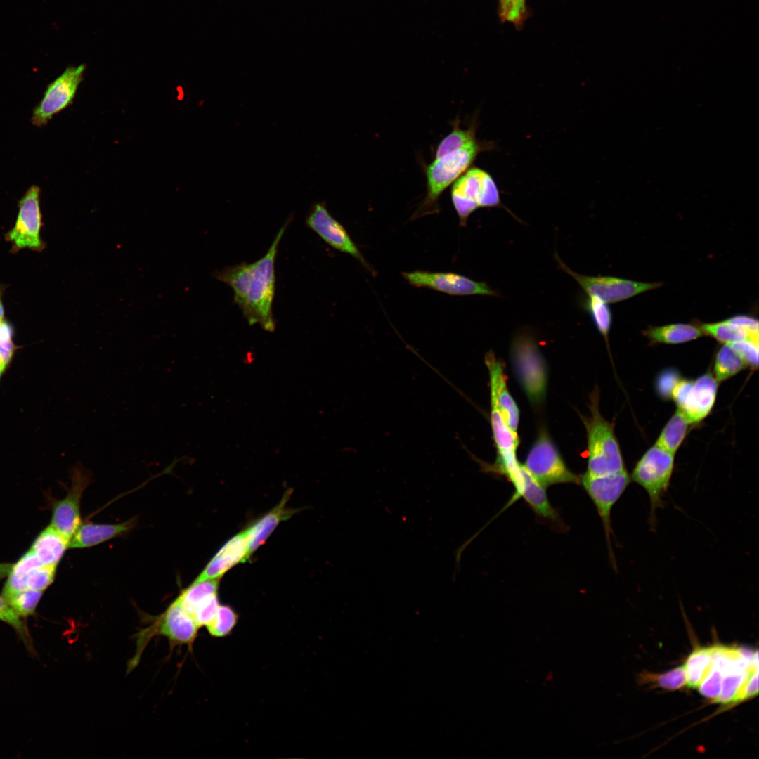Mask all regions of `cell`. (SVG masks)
<instances>
[{"mask_svg":"<svg viewBox=\"0 0 759 759\" xmlns=\"http://www.w3.org/2000/svg\"><path fill=\"white\" fill-rule=\"evenodd\" d=\"M742 358L746 365L753 369L758 366V342L752 339L729 344Z\"/></svg>","mask_w":759,"mask_h":759,"instance_id":"40","label":"cell"},{"mask_svg":"<svg viewBox=\"0 0 759 759\" xmlns=\"http://www.w3.org/2000/svg\"><path fill=\"white\" fill-rule=\"evenodd\" d=\"M44 591L22 590L1 595L15 612L22 618L33 615L43 595Z\"/></svg>","mask_w":759,"mask_h":759,"instance_id":"31","label":"cell"},{"mask_svg":"<svg viewBox=\"0 0 759 759\" xmlns=\"http://www.w3.org/2000/svg\"><path fill=\"white\" fill-rule=\"evenodd\" d=\"M290 221L289 219L281 227L266 254L259 260L228 266L214 273L217 280L232 288L234 302L249 324H259L268 332H273L275 327L272 310L275 291V258L278 245Z\"/></svg>","mask_w":759,"mask_h":759,"instance_id":"1","label":"cell"},{"mask_svg":"<svg viewBox=\"0 0 759 759\" xmlns=\"http://www.w3.org/2000/svg\"><path fill=\"white\" fill-rule=\"evenodd\" d=\"M526 0H510L506 21L514 24L517 27H521L526 17Z\"/></svg>","mask_w":759,"mask_h":759,"instance_id":"43","label":"cell"},{"mask_svg":"<svg viewBox=\"0 0 759 759\" xmlns=\"http://www.w3.org/2000/svg\"><path fill=\"white\" fill-rule=\"evenodd\" d=\"M674 454L655 444L638 460L630 475L649 498L651 520L656 510L663 505V497L668 489L674 469Z\"/></svg>","mask_w":759,"mask_h":759,"instance_id":"7","label":"cell"},{"mask_svg":"<svg viewBox=\"0 0 759 759\" xmlns=\"http://www.w3.org/2000/svg\"><path fill=\"white\" fill-rule=\"evenodd\" d=\"M727 320L745 330L752 339L758 342V321L756 318L747 315H737Z\"/></svg>","mask_w":759,"mask_h":759,"instance_id":"42","label":"cell"},{"mask_svg":"<svg viewBox=\"0 0 759 759\" xmlns=\"http://www.w3.org/2000/svg\"><path fill=\"white\" fill-rule=\"evenodd\" d=\"M746 366L740 355L729 345H723L717 352L714 373L717 381L722 382L735 375Z\"/></svg>","mask_w":759,"mask_h":759,"instance_id":"29","label":"cell"},{"mask_svg":"<svg viewBox=\"0 0 759 759\" xmlns=\"http://www.w3.org/2000/svg\"><path fill=\"white\" fill-rule=\"evenodd\" d=\"M56 566L41 565L31 572L26 578V589L44 591L53 582Z\"/></svg>","mask_w":759,"mask_h":759,"instance_id":"37","label":"cell"},{"mask_svg":"<svg viewBox=\"0 0 759 759\" xmlns=\"http://www.w3.org/2000/svg\"><path fill=\"white\" fill-rule=\"evenodd\" d=\"M134 524V519L115 524L81 523L70 540L68 548H86L97 545L128 532Z\"/></svg>","mask_w":759,"mask_h":759,"instance_id":"19","label":"cell"},{"mask_svg":"<svg viewBox=\"0 0 759 759\" xmlns=\"http://www.w3.org/2000/svg\"><path fill=\"white\" fill-rule=\"evenodd\" d=\"M491 423L498 453L516 452L519 445L518 435L508 427L492 390H491Z\"/></svg>","mask_w":759,"mask_h":759,"instance_id":"23","label":"cell"},{"mask_svg":"<svg viewBox=\"0 0 759 759\" xmlns=\"http://www.w3.org/2000/svg\"><path fill=\"white\" fill-rule=\"evenodd\" d=\"M510 0H499V15L502 21H506L510 10Z\"/></svg>","mask_w":759,"mask_h":759,"instance_id":"45","label":"cell"},{"mask_svg":"<svg viewBox=\"0 0 759 759\" xmlns=\"http://www.w3.org/2000/svg\"><path fill=\"white\" fill-rule=\"evenodd\" d=\"M585 308L590 313L597 329L608 343L612 314L607 303L595 296H588L585 301Z\"/></svg>","mask_w":759,"mask_h":759,"instance_id":"32","label":"cell"},{"mask_svg":"<svg viewBox=\"0 0 759 759\" xmlns=\"http://www.w3.org/2000/svg\"><path fill=\"white\" fill-rule=\"evenodd\" d=\"M69 541L49 524L35 538L30 550L41 564L57 566L68 548Z\"/></svg>","mask_w":759,"mask_h":759,"instance_id":"21","label":"cell"},{"mask_svg":"<svg viewBox=\"0 0 759 759\" xmlns=\"http://www.w3.org/2000/svg\"><path fill=\"white\" fill-rule=\"evenodd\" d=\"M249 558L247 528L230 539L216 554L194 580L220 578L227 571Z\"/></svg>","mask_w":759,"mask_h":759,"instance_id":"17","label":"cell"},{"mask_svg":"<svg viewBox=\"0 0 759 759\" xmlns=\"http://www.w3.org/2000/svg\"><path fill=\"white\" fill-rule=\"evenodd\" d=\"M71 481L65 497L52 505L50 524L69 540L82 523L80 502L83 492L90 483V473L82 467L75 466Z\"/></svg>","mask_w":759,"mask_h":759,"instance_id":"15","label":"cell"},{"mask_svg":"<svg viewBox=\"0 0 759 759\" xmlns=\"http://www.w3.org/2000/svg\"><path fill=\"white\" fill-rule=\"evenodd\" d=\"M562 270L574 278L588 296H595L606 303H616L659 287L661 283H642L611 276H587L570 269L557 254Z\"/></svg>","mask_w":759,"mask_h":759,"instance_id":"12","label":"cell"},{"mask_svg":"<svg viewBox=\"0 0 759 759\" xmlns=\"http://www.w3.org/2000/svg\"><path fill=\"white\" fill-rule=\"evenodd\" d=\"M199 629L192 616L176 599L163 614L153 618L146 628L136 634V654L129 663L128 672L138 664L143 650L153 637L162 635L169 640L171 645H187L190 648Z\"/></svg>","mask_w":759,"mask_h":759,"instance_id":"4","label":"cell"},{"mask_svg":"<svg viewBox=\"0 0 759 759\" xmlns=\"http://www.w3.org/2000/svg\"><path fill=\"white\" fill-rule=\"evenodd\" d=\"M631 481L627 470L603 476H595L587 473L580 477V483L592 502L600 516L604 528L606 539L611 550L610 535L611 512L616 502L621 497Z\"/></svg>","mask_w":759,"mask_h":759,"instance_id":"13","label":"cell"},{"mask_svg":"<svg viewBox=\"0 0 759 759\" xmlns=\"http://www.w3.org/2000/svg\"><path fill=\"white\" fill-rule=\"evenodd\" d=\"M485 363L489 372L490 389L495 395L498 406L508 427L512 432L517 434L519 411L507 389L502 365L491 351L486 353Z\"/></svg>","mask_w":759,"mask_h":759,"instance_id":"18","label":"cell"},{"mask_svg":"<svg viewBox=\"0 0 759 759\" xmlns=\"http://www.w3.org/2000/svg\"><path fill=\"white\" fill-rule=\"evenodd\" d=\"M643 334L652 343L677 344L687 342L703 336L700 327L692 323H674L649 327Z\"/></svg>","mask_w":759,"mask_h":759,"instance_id":"22","label":"cell"},{"mask_svg":"<svg viewBox=\"0 0 759 759\" xmlns=\"http://www.w3.org/2000/svg\"><path fill=\"white\" fill-rule=\"evenodd\" d=\"M290 494V491H287L278 505L247 528L249 557L258 547L264 543L270 534L282 521L287 519L294 512L292 509L285 506Z\"/></svg>","mask_w":759,"mask_h":759,"instance_id":"20","label":"cell"},{"mask_svg":"<svg viewBox=\"0 0 759 759\" xmlns=\"http://www.w3.org/2000/svg\"><path fill=\"white\" fill-rule=\"evenodd\" d=\"M758 693V668L748 676L741 693V701L757 695Z\"/></svg>","mask_w":759,"mask_h":759,"instance_id":"44","label":"cell"},{"mask_svg":"<svg viewBox=\"0 0 759 759\" xmlns=\"http://www.w3.org/2000/svg\"><path fill=\"white\" fill-rule=\"evenodd\" d=\"M219 604L217 594H215L196 607L191 616L200 628L207 627L213 621Z\"/></svg>","mask_w":759,"mask_h":759,"instance_id":"39","label":"cell"},{"mask_svg":"<svg viewBox=\"0 0 759 759\" xmlns=\"http://www.w3.org/2000/svg\"><path fill=\"white\" fill-rule=\"evenodd\" d=\"M15 328L6 319L0 322V368L6 371L18 349L14 342Z\"/></svg>","mask_w":759,"mask_h":759,"instance_id":"33","label":"cell"},{"mask_svg":"<svg viewBox=\"0 0 759 759\" xmlns=\"http://www.w3.org/2000/svg\"><path fill=\"white\" fill-rule=\"evenodd\" d=\"M86 66L67 67L46 87L43 97L33 110L32 124L37 127L46 125L53 117L70 105L83 80Z\"/></svg>","mask_w":759,"mask_h":759,"instance_id":"10","label":"cell"},{"mask_svg":"<svg viewBox=\"0 0 759 759\" xmlns=\"http://www.w3.org/2000/svg\"><path fill=\"white\" fill-rule=\"evenodd\" d=\"M511 356L514 372L529 401L540 404L545 397L547 375L533 339L527 334L517 335L512 344Z\"/></svg>","mask_w":759,"mask_h":759,"instance_id":"6","label":"cell"},{"mask_svg":"<svg viewBox=\"0 0 759 759\" xmlns=\"http://www.w3.org/2000/svg\"><path fill=\"white\" fill-rule=\"evenodd\" d=\"M6 600L0 596V621L12 627L18 635L22 638L24 643L30 647L31 640L27 628L25 623Z\"/></svg>","mask_w":759,"mask_h":759,"instance_id":"36","label":"cell"},{"mask_svg":"<svg viewBox=\"0 0 759 759\" xmlns=\"http://www.w3.org/2000/svg\"><path fill=\"white\" fill-rule=\"evenodd\" d=\"M723 677V673L711 664L707 674L698 686L699 692L704 697L715 701L721 692Z\"/></svg>","mask_w":759,"mask_h":759,"instance_id":"38","label":"cell"},{"mask_svg":"<svg viewBox=\"0 0 759 759\" xmlns=\"http://www.w3.org/2000/svg\"><path fill=\"white\" fill-rule=\"evenodd\" d=\"M4 373H5V371H4V370H2V369H1V368H0V382H1V378H2V376H3V375H4Z\"/></svg>","mask_w":759,"mask_h":759,"instance_id":"47","label":"cell"},{"mask_svg":"<svg viewBox=\"0 0 759 759\" xmlns=\"http://www.w3.org/2000/svg\"><path fill=\"white\" fill-rule=\"evenodd\" d=\"M451 200L460 226L479 208L501 207L500 192L492 176L479 167H470L452 185Z\"/></svg>","mask_w":759,"mask_h":759,"instance_id":"5","label":"cell"},{"mask_svg":"<svg viewBox=\"0 0 759 759\" xmlns=\"http://www.w3.org/2000/svg\"><path fill=\"white\" fill-rule=\"evenodd\" d=\"M402 275L413 286L429 288L450 295L498 296L496 292L486 283L477 282L455 273L416 270L403 272Z\"/></svg>","mask_w":759,"mask_h":759,"instance_id":"14","label":"cell"},{"mask_svg":"<svg viewBox=\"0 0 759 759\" xmlns=\"http://www.w3.org/2000/svg\"><path fill=\"white\" fill-rule=\"evenodd\" d=\"M689 424L683 413L677 408L661 431L655 444L675 455L685 439Z\"/></svg>","mask_w":759,"mask_h":759,"instance_id":"24","label":"cell"},{"mask_svg":"<svg viewBox=\"0 0 759 759\" xmlns=\"http://www.w3.org/2000/svg\"><path fill=\"white\" fill-rule=\"evenodd\" d=\"M40 194V188L32 185L18 201L14 226L4 235L6 241L11 244L10 252L13 254L22 249L41 252L46 248L41 236L44 223Z\"/></svg>","mask_w":759,"mask_h":759,"instance_id":"8","label":"cell"},{"mask_svg":"<svg viewBox=\"0 0 759 759\" xmlns=\"http://www.w3.org/2000/svg\"><path fill=\"white\" fill-rule=\"evenodd\" d=\"M220 578L194 582L176 598L182 608L190 616L196 607L209 597L217 594Z\"/></svg>","mask_w":759,"mask_h":759,"instance_id":"25","label":"cell"},{"mask_svg":"<svg viewBox=\"0 0 759 759\" xmlns=\"http://www.w3.org/2000/svg\"><path fill=\"white\" fill-rule=\"evenodd\" d=\"M6 285H0V322L5 319V308L3 301V297L6 290Z\"/></svg>","mask_w":759,"mask_h":759,"instance_id":"46","label":"cell"},{"mask_svg":"<svg viewBox=\"0 0 759 759\" xmlns=\"http://www.w3.org/2000/svg\"><path fill=\"white\" fill-rule=\"evenodd\" d=\"M644 680L653 682L666 689L675 690L687 685V675L684 666H681L662 674H647Z\"/></svg>","mask_w":759,"mask_h":759,"instance_id":"35","label":"cell"},{"mask_svg":"<svg viewBox=\"0 0 759 759\" xmlns=\"http://www.w3.org/2000/svg\"><path fill=\"white\" fill-rule=\"evenodd\" d=\"M712 647H697L687 657L684 665L687 684L691 687H698L711 668Z\"/></svg>","mask_w":759,"mask_h":759,"instance_id":"27","label":"cell"},{"mask_svg":"<svg viewBox=\"0 0 759 759\" xmlns=\"http://www.w3.org/2000/svg\"><path fill=\"white\" fill-rule=\"evenodd\" d=\"M758 666H753L747 669H735L724 675L720 696L715 702L729 704L741 701V693L745 683L752 673Z\"/></svg>","mask_w":759,"mask_h":759,"instance_id":"26","label":"cell"},{"mask_svg":"<svg viewBox=\"0 0 759 759\" xmlns=\"http://www.w3.org/2000/svg\"><path fill=\"white\" fill-rule=\"evenodd\" d=\"M524 466L545 488L559 484L580 483V477L567 467L558 449L545 431L539 434L527 455Z\"/></svg>","mask_w":759,"mask_h":759,"instance_id":"9","label":"cell"},{"mask_svg":"<svg viewBox=\"0 0 759 759\" xmlns=\"http://www.w3.org/2000/svg\"><path fill=\"white\" fill-rule=\"evenodd\" d=\"M680 379L675 371L662 372L656 381L658 393L664 398H671L672 391Z\"/></svg>","mask_w":759,"mask_h":759,"instance_id":"41","label":"cell"},{"mask_svg":"<svg viewBox=\"0 0 759 759\" xmlns=\"http://www.w3.org/2000/svg\"><path fill=\"white\" fill-rule=\"evenodd\" d=\"M493 148L492 142L477 138L461 148L434 157L424 169L427 193L413 218L417 219L438 212V201L442 193L472 167L479 153Z\"/></svg>","mask_w":759,"mask_h":759,"instance_id":"2","label":"cell"},{"mask_svg":"<svg viewBox=\"0 0 759 759\" xmlns=\"http://www.w3.org/2000/svg\"><path fill=\"white\" fill-rule=\"evenodd\" d=\"M477 123L474 120L467 129L460 126L458 119L453 123V129L444 137L436 147L434 157H439L456 150L477 139Z\"/></svg>","mask_w":759,"mask_h":759,"instance_id":"28","label":"cell"},{"mask_svg":"<svg viewBox=\"0 0 759 759\" xmlns=\"http://www.w3.org/2000/svg\"><path fill=\"white\" fill-rule=\"evenodd\" d=\"M699 327L704 335H710L726 344L746 339H752L745 330L732 324L728 320L717 323H703Z\"/></svg>","mask_w":759,"mask_h":759,"instance_id":"30","label":"cell"},{"mask_svg":"<svg viewBox=\"0 0 759 759\" xmlns=\"http://www.w3.org/2000/svg\"><path fill=\"white\" fill-rule=\"evenodd\" d=\"M306 225L334 249L356 258L371 271L344 227L328 212L325 203L313 205L306 219Z\"/></svg>","mask_w":759,"mask_h":759,"instance_id":"16","label":"cell"},{"mask_svg":"<svg viewBox=\"0 0 759 759\" xmlns=\"http://www.w3.org/2000/svg\"><path fill=\"white\" fill-rule=\"evenodd\" d=\"M238 620V614L231 606L219 604L214 619L206 628L211 636L224 637L231 633Z\"/></svg>","mask_w":759,"mask_h":759,"instance_id":"34","label":"cell"},{"mask_svg":"<svg viewBox=\"0 0 759 759\" xmlns=\"http://www.w3.org/2000/svg\"><path fill=\"white\" fill-rule=\"evenodd\" d=\"M590 409V417L583 420L588 436L586 472L603 476L626 470L614 425L599 413L597 390L591 396Z\"/></svg>","mask_w":759,"mask_h":759,"instance_id":"3","label":"cell"},{"mask_svg":"<svg viewBox=\"0 0 759 759\" xmlns=\"http://www.w3.org/2000/svg\"><path fill=\"white\" fill-rule=\"evenodd\" d=\"M718 383L708 372L695 380L680 379L676 384L671 398L690 424L701 422L709 414L715 401Z\"/></svg>","mask_w":759,"mask_h":759,"instance_id":"11","label":"cell"}]
</instances>
